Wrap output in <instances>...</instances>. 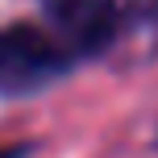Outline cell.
<instances>
[{
    "label": "cell",
    "instance_id": "cell-2",
    "mask_svg": "<svg viewBox=\"0 0 158 158\" xmlns=\"http://www.w3.org/2000/svg\"><path fill=\"white\" fill-rule=\"evenodd\" d=\"M42 13L67 50H96L112 33L117 0H42Z\"/></svg>",
    "mask_w": 158,
    "mask_h": 158
},
{
    "label": "cell",
    "instance_id": "cell-3",
    "mask_svg": "<svg viewBox=\"0 0 158 158\" xmlns=\"http://www.w3.org/2000/svg\"><path fill=\"white\" fill-rule=\"evenodd\" d=\"M29 154V146L25 142H17V146H0V158H25Z\"/></svg>",
    "mask_w": 158,
    "mask_h": 158
},
{
    "label": "cell",
    "instance_id": "cell-1",
    "mask_svg": "<svg viewBox=\"0 0 158 158\" xmlns=\"http://www.w3.org/2000/svg\"><path fill=\"white\" fill-rule=\"evenodd\" d=\"M67 71V46L38 25L0 29V96H29Z\"/></svg>",
    "mask_w": 158,
    "mask_h": 158
}]
</instances>
